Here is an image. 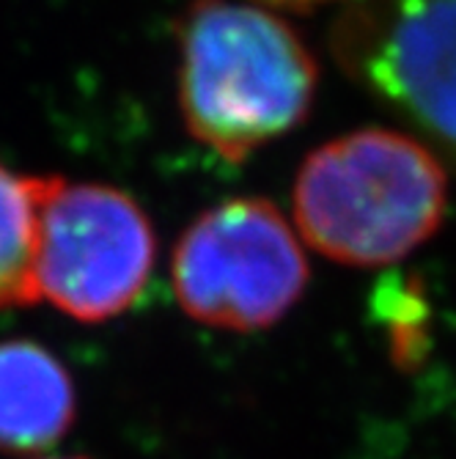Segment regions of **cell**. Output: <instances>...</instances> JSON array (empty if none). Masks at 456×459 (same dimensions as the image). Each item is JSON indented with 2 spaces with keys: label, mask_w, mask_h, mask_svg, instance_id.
Wrapping results in <instances>:
<instances>
[{
  "label": "cell",
  "mask_w": 456,
  "mask_h": 459,
  "mask_svg": "<svg viewBox=\"0 0 456 459\" xmlns=\"http://www.w3.org/2000/svg\"><path fill=\"white\" fill-rule=\"evenodd\" d=\"M176 48L185 127L226 162L297 130L314 108L316 56L295 25L254 0H190Z\"/></svg>",
  "instance_id": "obj_1"
},
{
  "label": "cell",
  "mask_w": 456,
  "mask_h": 459,
  "mask_svg": "<svg viewBox=\"0 0 456 459\" xmlns=\"http://www.w3.org/2000/svg\"><path fill=\"white\" fill-rule=\"evenodd\" d=\"M292 206L305 242L330 262L391 264L440 229L448 210L445 162L412 133L352 130L303 160Z\"/></svg>",
  "instance_id": "obj_2"
},
{
  "label": "cell",
  "mask_w": 456,
  "mask_h": 459,
  "mask_svg": "<svg viewBox=\"0 0 456 459\" xmlns=\"http://www.w3.org/2000/svg\"><path fill=\"white\" fill-rule=\"evenodd\" d=\"M171 278L185 314L223 330H264L308 286L297 231L267 198L237 195L201 212L179 237Z\"/></svg>",
  "instance_id": "obj_3"
},
{
  "label": "cell",
  "mask_w": 456,
  "mask_h": 459,
  "mask_svg": "<svg viewBox=\"0 0 456 459\" xmlns=\"http://www.w3.org/2000/svg\"><path fill=\"white\" fill-rule=\"evenodd\" d=\"M330 53L456 165V0H349L330 25Z\"/></svg>",
  "instance_id": "obj_4"
},
{
  "label": "cell",
  "mask_w": 456,
  "mask_h": 459,
  "mask_svg": "<svg viewBox=\"0 0 456 459\" xmlns=\"http://www.w3.org/2000/svg\"><path fill=\"white\" fill-rule=\"evenodd\" d=\"M154 259V226L130 193L50 179L39 218V300L80 322H108L138 303Z\"/></svg>",
  "instance_id": "obj_5"
},
{
  "label": "cell",
  "mask_w": 456,
  "mask_h": 459,
  "mask_svg": "<svg viewBox=\"0 0 456 459\" xmlns=\"http://www.w3.org/2000/svg\"><path fill=\"white\" fill-rule=\"evenodd\" d=\"M72 421L74 385L61 360L33 342L0 344V448H50Z\"/></svg>",
  "instance_id": "obj_6"
},
{
  "label": "cell",
  "mask_w": 456,
  "mask_h": 459,
  "mask_svg": "<svg viewBox=\"0 0 456 459\" xmlns=\"http://www.w3.org/2000/svg\"><path fill=\"white\" fill-rule=\"evenodd\" d=\"M50 179L20 174L0 160V308L39 303V218Z\"/></svg>",
  "instance_id": "obj_7"
},
{
  "label": "cell",
  "mask_w": 456,
  "mask_h": 459,
  "mask_svg": "<svg viewBox=\"0 0 456 459\" xmlns=\"http://www.w3.org/2000/svg\"><path fill=\"white\" fill-rule=\"evenodd\" d=\"M254 4H262L267 9L278 6V9H314L322 4H330V0H254Z\"/></svg>",
  "instance_id": "obj_8"
},
{
  "label": "cell",
  "mask_w": 456,
  "mask_h": 459,
  "mask_svg": "<svg viewBox=\"0 0 456 459\" xmlns=\"http://www.w3.org/2000/svg\"><path fill=\"white\" fill-rule=\"evenodd\" d=\"M72 459H82V456H72Z\"/></svg>",
  "instance_id": "obj_9"
}]
</instances>
